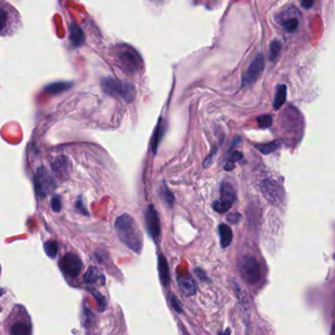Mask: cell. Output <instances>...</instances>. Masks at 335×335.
Instances as JSON below:
<instances>
[{
    "label": "cell",
    "mask_w": 335,
    "mask_h": 335,
    "mask_svg": "<svg viewBox=\"0 0 335 335\" xmlns=\"http://www.w3.org/2000/svg\"><path fill=\"white\" fill-rule=\"evenodd\" d=\"M115 58L118 66L129 75H135L142 71L144 62L140 54L132 47L123 45L115 50Z\"/></svg>",
    "instance_id": "cell-2"
},
{
    "label": "cell",
    "mask_w": 335,
    "mask_h": 335,
    "mask_svg": "<svg viewBox=\"0 0 335 335\" xmlns=\"http://www.w3.org/2000/svg\"><path fill=\"white\" fill-rule=\"evenodd\" d=\"M115 230L118 238L127 248L136 254H141L144 244L143 234L131 216L125 214L118 217Z\"/></svg>",
    "instance_id": "cell-1"
},
{
    "label": "cell",
    "mask_w": 335,
    "mask_h": 335,
    "mask_svg": "<svg viewBox=\"0 0 335 335\" xmlns=\"http://www.w3.org/2000/svg\"><path fill=\"white\" fill-rule=\"evenodd\" d=\"M280 146H281V142L280 141H275V142L268 143V144L256 145V149H258L264 155H270V154L276 152L277 150H279Z\"/></svg>",
    "instance_id": "cell-22"
},
{
    "label": "cell",
    "mask_w": 335,
    "mask_h": 335,
    "mask_svg": "<svg viewBox=\"0 0 335 335\" xmlns=\"http://www.w3.org/2000/svg\"><path fill=\"white\" fill-rule=\"evenodd\" d=\"M160 195H161V198L165 201L166 204H168L169 207H171L174 204L175 197H174L173 193L168 189V185L166 183H164V185H162Z\"/></svg>",
    "instance_id": "cell-23"
},
{
    "label": "cell",
    "mask_w": 335,
    "mask_h": 335,
    "mask_svg": "<svg viewBox=\"0 0 335 335\" xmlns=\"http://www.w3.org/2000/svg\"><path fill=\"white\" fill-rule=\"evenodd\" d=\"M232 284H233V288L236 292V295H237V297L240 301V306H241V309H242L244 317H245V314L249 313V308H250V304H249L250 301H249L248 295H247L245 289L238 282L233 280Z\"/></svg>",
    "instance_id": "cell-12"
},
{
    "label": "cell",
    "mask_w": 335,
    "mask_h": 335,
    "mask_svg": "<svg viewBox=\"0 0 335 335\" xmlns=\"http://www.w3.org/2000/svg\"><path fill=\"white\" fill-rule=\"evenodd\" d=\"M85 281L88 284H95V283H99V284H105L106 282V278L105 276L95 267H90L88 272L85 275Z\"/></svg>",
    "instance_id": "cell-16"
},
{
    "label": "cell",
    "mask_w": 335,
    "mask_h": 335,
    "mask_svg": "<svg viewBox=\"0 0 335 335\" xmlns=\"http://www.w3.org/2000/svg\"><path fill=\"white\" fill-rule=\"evenodd\" d=\"M170 303H171V306L173 307V309H174L177 313H179V314L182 313L183 309H182V307H181L180 301L177 299V297H176L174 294H172L171 297H170Z\"/></svg>",
    "instance_id": "cell-30"
},
{
    "label": "cell",
    "mask_w": 335,
    "mask_h": 335,
    "mask_svg": "<svg viewBox=\"0 0 335 335\" xmlns=\"http://www.w3.org/2000/svg\"><path fill=\"white\" fill-rule=\"evenodd\" d=\"M52 208L56 213H59L61 211L62 204H61V197L60 196L56 195L52 199Z\"/></svg>",
    "instance_id": "cell-31"
},
{
    "label": "cell",
    "mask_w": 335,
    "mask_h": 335,
    "mask_svg": "<svg viewBox=\"0 0 335 335\" xmlns=\"http://www.w3.org/2000/svg\"><path fill=\"white\" fill-rule=\"evenodd\" d=\"M238 270L243 279L249 284H256L261 278V268L253 257H242L238 264Z\"/></svg>",
    "instance_id": "cell-4"
},
{
    "label": "cell",
    "mask_w": 335,
    "mask_h": 335,
    "mask_svg": "<svg viewBox=\"0 0 335 335\" xmlns=\"http://www.w3.org/2000/svg\"><path fill=\"white\" fill-rule=\"evenodd\" d=\"M70 42L74 48H80L85 43V35L81 27L76 24L70 25Z\"/></svg>",
    "instance_id": "cell-13"
},
{
    "label": "cell",
    "mask_w": 335,
    "mask_h": 335,
    "mask_svg": "<svg viewBox=\"0 0 335 335\" xmlns=\"http://www.w3.org/2000/svg\"><path fill=\"white\" fill-rule=\"evenodd\" d=\"M166 128H167V125H166V122L163 118H161L157 124V127L155 129V132H154V136H153V141H152V149H153V152L154 154L156 155L157 154V151H158V148L161 144V141L164 137V134L166 132Z\"/></svg>",
    "instance_id": "cell-14"
},
{
    "label": "cell",
    "mask_w": 335,
    "mask_h": 335,
    "mask_svg": "<svg viewBox=\"0 0 335 335\" xmlns=\"http://www.w3.org/2000/svg\"><path fill=\"white\" fill-rule=\"evenodd\" d=\"M219 232H220V237H221V244L223 249L228 248L233 240V232L232 229L226 225V224L222 223L219 227Z\"/></svg>",
    "instance_id": "cell-17"
},
{
    "label": "cell",
    "mask_w": 335,
    "mask_h": 335,
    "mask_svg": "<svg viewBox=\"0 0 335 335\" xmlns=\"http://www.w3.org/2000/svg\"><path fill=\"white\" fill-rule=\"evenodd\" d=\"M287 99V87L285 85H279L277 88L275 101H274V108L276 111L279 110L280 108L285 104Z\"/></svg>",
    "instance_id": "cell-19"
},
{
    "label": "cell",
    "mask_w": 335,
    "mask_h": 335,
    "mask_svg": "<svg viewBox=\"0 0 335 335\" xmlns=\"http://www.w3.org/2000/svg\"><path fill=\"white\" fill-rule=\"evenodd\" d=\"M0 273H1V266H0Z\"/></svg>",
    "instance_id": "cell-39"
},
{
    "label": "cell",
    "mask_w": 335,
    "mask_h": 335,
    "mask_svg": "<svg viewBox=\"0 0 335 335\" xmlns=\"http://www.w3.org/2000/svg\"><path fill=\"white\" fill-rule=\"evenodd\" d=\"M35 188L40 198H46L56 190V180L47 168L38 169L35 176Z\"/></svg>",
    "instance_id": "cell-6"
},
{
    "label": "cell",
    "mask_w": 335,
    "mask_h": 335,
    "mask_svg": "<svg viewBox=\"0 0 335 335\" xmlns=\"http://www.w3.org/2000/svg\"><path fill=\"white\" fill-rule=\"evenodd\" d=\"M159 276L162 284L168 287L170 283V273L168 261L164 255L159 256Z\"/></svg>",
    "instance_id": "cell-15"
},
{
    "label": "cell",
    "mask_w": 335,
    "mask_h": 335,
    "mask_svg": "<svg viewBox=\"0 0 335 335\" xmlns=\"http://www.w3.org/2000/svg\"><path fill=\"white\" fill-rule=\"evenodd\" d=\"M31 326L24 322H18L14 324L10 330V334L13 335H31Z\"/></svg>",
    "instance_id": "cell-21"
},
{
    "label": "cell",
    "mask_w": 335,
    "mask_h": 335,
    "mask_svg": "<svg viewBox=\"0 0 335 335\" xmlns=\"http://www.w3.org/2000/svg\"><path fill=\"white\" fill-rule=\"evenodd\" d=\"M145 222H146V228L148 230L149 235L154 240L158 239L162 232L161 221H160L159 214L153 205H150L148 209L146 210Z\"/></svg>",
    "instance_id": "cell-10"
},
{
    "label": "cell",
    "mask_w": 335,
    "mask_h": 335,
    "mask_svg": "<svg viewBox=\"0 0 335 335\" xmlns=\"http://www.w3.org/2000/svg\"><path fill=\"white\" fill-rule=\"evenodd\" d=\"M53 169L56 174L64 177L69 173V161L65 157H60L53 165Z\"/></svg>",
    "instance_id": "cell-20"
},
{
    "label": "cell",
    "mask_w": 335,
    "mask_h": 335,
    "mask_svg": "<svg viewBox=\"0 0 335 335\" xmlns=\"http://www.w3.org/2000/svg\"><path fill=\"white\" fill-rule=\"evenodd\" d=\"M257 123L260 128L268 129L273 124V116L271 114H263L257 117Z\"/></svg>",
    "instance_id": "cell-26"
},
{
    "label": "cell",
    "mask_w": 335,
    "mask_h": 335,
    "mask_svg": "<svg viewBox=\"0 0 335 335\" xmlns=\"http://www.w3.org/2000/svg\"><path fill=\"white\" fill-rule=\"evenodd\" d=\"M153 1H155V2H162V0H153Z\"/></svg>",
    "instance_id": "cell-38"
},
{
    "label": "cell",
    "mask_w": 335,
    "mask_h": 335,
    "mask_svg": "<svg viewBox=\"0 0 335 335\" xmlns=\"http://www.w3.org/2000/svg\"><path fill=\"white\" fill-rule=\"evenodd\" d=\"M91 292L98 301V308H99L100 312H105L107 307H108V302H107L106 298L98 291H91Z\"/></svg>",
    "instance_id": "cell-28"
},
{
    "label": "cell",
    "mask_w": 335,
    "mask_h": 335,
    "mask_svg": "<svg viewBox=\"0 0 335 335\" xmlns=\"http://www.w3.org/2000/svg\"><path fill=\"white\" fill-rule=\"evenodd\" d=\"M282 26L283 28L288 32V33H293L295 32L298 27H299V20L295 17L293 18H289L287 20H285L283 23H282Z\"/></svg>",
    "instance_id": "cell-27"
},
{
    "label": "cell",
    "mask_w": 335,
    "mask_h": 335,
    "mask_svg": "<svg viewBox=\"0 0 335 335\" xmlns=\"http://www.w3.org/2000/svg\"><path fill=\"white\" fill-rule=\"evenodd\" d=\"M177 283L180 291L184 296L191 297L196 294L197 286L194 279L189 276H179L177 278Z\"/></svg>",
    "instance_id": "cell-11"
},
{
    "label": "cell",
    "mask_w": 335,
    "mask_h": 335,
    "mask_svg": "<svg viewBox=\"0 0 335 335\" xmlns=\"http://www.w3.org/2000/svg\"><path fill=\"white\" fill-rule=\"evenodd\" d=\"M59 268L66 276L77 278L83 270V263L76 254L67 253L59 261Z\"/></svg>",
    "instance_id": "cell-8"
},
{
    "label": "cell",
    "mask_w": 335,
    "mask_h": 335,
    "mask_svg": "<svg viewBox=\"0 0 335 335\" xmlns=\"http://www.w3.org/2000/svg\"><path fill=\"white\" fill-rule=\"evenodd\" d=\"M77 209L83 214V215H85V216H89V214L87 213V211H86V209L83 207V203H82V201H78L77 202Z\"/></svg>",
    "instance_id": "cell-36"
},
{
    "label": "cell",
    "mask_w": 335,
    "mask_h": 335,
    "mask_svg": "<svg viewBox=\"0 0 335 335\" xmlns=\"http://www.w3.org/2000/svg\"><path fill=\"white\" fill-rule=\"evenodd\" d=\"M243 159V155L240 152H234L233 154L230 155V157L227 160V163L224 166V169L226 171H231L235 168V165L240 162Z\"/></svg>",
    "instance_id": "cell-25"
},
{
    "label": "cell",
    "mask_w": 335,
    "mask_h": 335,
    "mask_svg": "<svg viewBox=\"0 0 335 335\" xmlns=\"http://www.w3.org/2000/svg\"><path fill=\"white\" fill-rule=\"evenodd\" d=\"M315 0H301V4L305 9H310L313 7Z\"/></svg>",
    "instance_id": "cell-35"
},
{
    "label": "cell",
    "mask_w": 335,
    "mask_h": 335,
    "mask_svg": "<svg viewBox=\"0 0 335 335\" xmlns=\"http://www.w3.org/2000/svg\"><path fill=\"white\" fill-rule=\"evenodd\" d=\"M242 217L240 214H232L228 217V222L233 224H237L241 221Z\"/></svg>",
    "instance_id": "cell-33"
},
{
    "label": "cell",
    "mask_w": 335,
    "mask_h": 335,
    "mask_svg": "<svg viewBox=\"0 0 335 335\" xmlns=\"http://www.w3.org/2000/svg\"><path fill=\"white\" fill-rule=\"evenodd\" d=\"M44 249L47 256H49L51 259H56L58 253V243L56 240L47 241L44 245Z\"/></svg>",
    "instance_id": "cell-24"
},
{
    "label": "cell",
    "mask_w": 335,
    "mask_h": 335,
    "mask_svg": "<svg viewBox=\"0 0 335 335\" xmlns=\"http://www.w3.org/2000/svg\"><path fill=\"white\" fill-rule=\"evenodd\" d=\"M261 191L265 199L272 205L279 207L285 200V191L274 179H265L261 183Z\"/></svg>",
    "instance_id": "cell-5"
},
{
    "label": "cell",
    "mask_w": 335,
    "mask_h": 335,
    "mask_svg": "<svg viewBox=\"0 0 335 335\" xmlns=\"http://www.w3.org/2000/svg\"><path fill=\"white\" fill-rule=\"evenodd\" d=\"M7 19H8L7 13L0 8V34L3 32V30L7 25Z\"/></svg>",
    "instance_id": "cell-32"
},
{
    "label": "cell",
    "mask_w": 335,
    "mask_h": 335,
    "mask_svg": "<svg viewBox=\"0 0 335 335\" xmlns=\"http://www.w3.org/2000/svg\"><path fill=\"white\" fill-rule=\"evenodd\" d=\"M4 292H5V291H4L3 289H0V296H1V295H3V294H4Z\"/></svg>",
    "instance_id": "cell-37"
},
{
    "label": "cell",
    "mask_w": 335,
    "mask_h": 335,
    "mask_svg": "<svg viewBox=\"0 0 335 335\" xmlns=\"http://www.w3.org/2000/svg\"><path fill=\"white\" fill-rule=\"evenodd\" d=\"M72 85L73 84L70 82H56V83H53V84L46 86L45 92L51 95H58V94H61L71 89Z\"/></svg>",
    "instance_id": "cell-18"
},
{
    "label": "cell",
    "mask_w": 335,
    "mask_h": 335,
    "mask_svg": "<svg viewBox=\"0 0 335 335\" xmlns=\"http://www.w3.org/2000/svg\"><path fill=\"white\" fill-rule=\"evenodd\" d=\"M102 88L107 95L127 104L132 103L136 98V89L132 84L112 77L105 78L102 81Z\"/></svg>",
    "instance_id": "cell-3"
},
{
    "label": "cell",
    "mask_w": 335,
    "mask_h": 335,
    "mask_svg": "<svg viewBox=\"0 0 335 335\" xmlns=\"http://www.w3.org/2000/svg\"><path fill=\"white\" fill-rule=\"evenodd\" d=\"M265 69V59L263 55L256 56L253 61L250 63L249 68L247 69L245 75L242 79V87H248L253 85L262 75Z\"/></svg>",
    "instance_id": "cell-9"
},
{
    "label": "cell",
    "mask_w": 335,
    "mask_h": 335,
    "mask_svg": "<svg viewBox=\"0 0 335 335\" xmlns=\"http://www.w3.org/2000/svg\"><path fill=\"white\" fill-rule=\"evenodd\" d=\"M195 274L197 275V277L200 279L201 280H203V281H208L209 280V279H208V277L206 276V274L202 271V270H199V269H196L195 270Z\"/></svg>",
    "instance_id": "cell-34"
},
{
    "label": "cell",
    "mask_w": 335,
    "mask_h": 335,
    "mask_svg": "<svg viewBox=\"0 0 335 335\" xmlns=\"http://www.w3.org/2000/svg\"><path fill=\"white\" fill-rule=\"evenodd\" d=\"M235 189L229 182H223L221 187V199L213 205L214 210L220 214L229 211L235 201Z\"/></svg>",
    "instance_id": "cell-7"
},
{
    "label": "cell",
    "mask_w": 335,
    "mask_h": 335,
    "mask_svg": "<svg viewBox=\"0 0 335 335\" xmlns=\"http://www.w3.org/2000/svg\"><path fill=\"white\" fill-rule=\"evenodd\" d=\"M280 50H281V45H280L278 41H274L271 44V46H270V55H269L271 61H274V60H276L279 57Z\"/></svg>",
    "instance_id": "cell-29"
}]
</instances>
